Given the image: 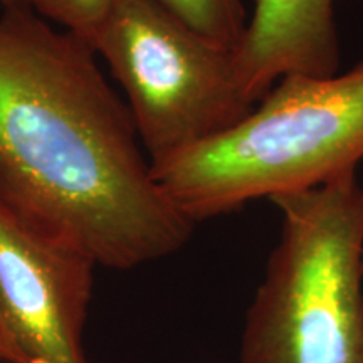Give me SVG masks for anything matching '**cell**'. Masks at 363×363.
I'll return each mask as SVG.
<instances>
[{
    "instance_id": "obj_2",
    "label": "cell",
    "mask_w": 363,
    "mask_h": 363,
    "mask_svg": "<svg viewBox=\"0 0 363 363\" xmlns=\"http://www.w3.org/2000/svg\"><path fill=\"white\" fill-rule=\"evenodd\" d=\"M363 158V59L333 76L286 74L224 133L152 170L197 224L259 199L310 190Z\"/></svg>"
},
{
    "instance_id": "obj_3",
    "label": "cell",
    "mask_w": 363,
    "mask_h": 363,
    "mask_svg": "<svg viewBox=\"0 0 363 363\" xmlns=\"http://www.w3.org/2000/svg\"><path fill=\"white\" fill-rule=\"evenodd\" d=\"M281 230L247 308L240 363H363V189L355 170L271 199Z\"/></svg>"
},
{
    "instance_id": "obj_7",
    "label": "cell",
    "mask_w": 363,
    "mask_h": 363,
    "mask_svg": "<svg viewBox=\"0 0 363 363\" xmlns=\"http://www.w3.org/2000/svg\"><path fill=\"white\" fill-rule=\"evenodd\" d=\"M195 33L235 49L247 27L242 0H158Z\"/></svg>"
},
{
    "instance_id": "obj_6",
    "label": "cell",
    "mask_w": 363,
    "mask_h": 363,
    "mask_svg": "<svg viewBox=\"0 0 363 363\" xmlns=\"http://www.w3.org/2000/svg\"><path fill=\"white\" fill-rule=\"evenodd\" d=\"M234 52L240 83L256 104L286 74H337L335 0H254L252 17Z\"/></svg>"
},
{
    "instance_id": "obj_10",
    "label": "cell",
    "mask_w": 363,
    "mask_h": 363,
    "mask_svg": "<svg viewBox=\"0 0 363 363\" xmlns=\"http://www.w3.org/2000/svg\"><path fill=\"white\" fill-rule=\"evenodd\" d=\"M4 7H11V6H29L33 7V0H0Z\"/></svg>"
},
{
    "instance_id": "obj_8",
    "label": "cell",
    "mask_w": 363,
    "mask_h": 363,
    "mask_svg": "<svg viewBox=\"0 0 363 363\" xmlns=\"http://www.w3.org/2000/svg\"><path fill=\"white\" fill-rule=\"evenodd\" d=\"M116 0H33V9L91 44Z\"/></svg>"
},
{
    "instance_id": "obj_9",
    "label": "cell",
    "mask_w": 363,
    "mask_h": 363,
    "mask_svg": "<svg viewBox=\"0 0 363 363\" xmlns=\"http://www.w3.org/2000/svg\"><path fill=\"white\" fill-rule=\"evenodd\" d=\"M0 363H22L2 328H0Z\"/></svg>"
},
{
    "instance_id": "obj_5",
    "label": "cell",
    "mask_w": 363,
    "mask_h": 363,
    "mask_svg": "<svg viewBox=\"0 0 363 363\" xmlns=\"http://www.w3.org/2000/svg\"><path fill=\"white\" fill-rule=\"evenodd\" d=\"M94 261L43 238L0 203V328L22 363H86Z\"/></svg>"
},
{
    "instance_id": "obj_1",
    "label": "cell",
    "mask_w": 363,
    "mask_h": 363,
    "mask_svg": "<svg viewBox=\"0 0 363 363\" xmlns=\"http://www.w3.org/2000/svg\"><path fill=\"white\" fill-rule=\"evenodd\" d=\"M0 203L111 269L175 254L195 225L153 179L96 52L29 6L0 13Z\"/></svg>"
},
{
    "instance_id": "obj_4",
    "label": "cell",
    "mask_w": 363,
    "mask_h": 363,
    "mask_svg": "<svg viewBox=\"0 0 363 363\" xmlns=\"http://www.w3.org/2000/svg\"><path fill=\"white\" fill-rule=\"evenodd\" d=\"M89 45L123 88L152 170L230 130L256 106L234 49L195 33L158 0H116Z\"/></svg>"
}]
</instances>
